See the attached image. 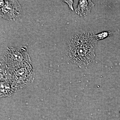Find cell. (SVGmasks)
Masks as SVG:
<instances>
[{
  "mask_svg": "<svg viewBox=\"0 0 120 120\" xmlns=\"http://www.w3.org/2000/svg\"><path fill=\"white\" fill-rule=\"evenodd\" d=\"M97 40L92 32L80 33L71 40L67 54L73 62L79 65L90 64L95 57Z\"/></svg>",
  "mask_w": 120,
  "mask_h": 120,
  "instance_id": "1",
  "label": "cell"
},
{
  "mask_svg": "<svg viewBox=\"0 0 120 120\" xmlns=\"http://www.w3.org/2000/svg\"><path fill=\"white\" fill-rule=\"evenodd\" d=\"M1 17L9 21H16L22 15L21 6L17 0H1L0 2Z\"/></svg>",
  "mask_w": 120,
  "mask_h": 120,
  "instance_id": "2",
  "label": "cell"
},
{
  "mask_svg": "<svg viewBox=\"0 0 120 120\" xmlns=\"http://www.w3.org/2000/svg\"><path fill=\"white\" fill-rule=\"evenodd\" d=\"M6 58L8 60L19 62H28L30 60L28 49L26 46H23L19 49L13 47L7 48Z\"/></svg>",
  "mask_w": 120,
  "mask_h": 120,
  "instance_id": "3",
  "label": "cell"
},
{
  "mask_svg": "<svg viewBox=\"0 0 120 120\" xmlns=\"http://www.w3.org/2000/svg\"><path fill=\"white\" fill-rule=\"evenodd\" d=\"M94 4L91 0H82L79 1L75 13L80 16H85L90 12Z\"/></svg>",
  "mask_w": 120,
  "mask_h": 120,
  "instance_id": "4",
  "label": "cell"
},
{
  "mask_svg": "<svg viewBox=\"0 0 120 120\" xmlns=\"http://www.w3.org/2000/svg\"><path fill=\"white\" fill-rule=\"evenodd\" d=\"M111 34L109 31H106L103 32L101 33H99L98 34L95 35V38L97 40H101L106 38L108 37L109 34Z\"/></svg>",
  "mask_w": 120,
  "mask_h": 120,
  "instance_id": "5",
  "label": "cell"
},
{
  "mask_svg": "<svg viewBox=\"0 0 120 120\" xmlns=\"http://www.w3.org/2000/svg\"><path fill=\"white\" fill-rule=\"evenodd\" d=\"M63 2H65L68 5L69 8L70 9V10L72 11H74V8H73V5L74 1L73 0H62Z\"/></svg>",
  "mask_w": 120,
  "mask_h": 120,
  "instance_id": "6",
  "label": "cell"
}]
</instances>
